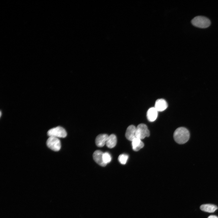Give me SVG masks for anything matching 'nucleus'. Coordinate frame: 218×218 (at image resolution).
<instances>
[{"label": "nucleus", "mask_w": 218, "mask_h": 218, "mask_svg": "<svg viewBox=\"0 0 218 218\" xmlns=\"http://www.w3.org/2000/svg\"><path fill=\"white\" fill-rule=\"evenodd\" d=\"M190 133L186 128L180 127L177 128L173 134V138L175 141L180 144L187 142L190 138Z\"/></svg>", "instance_id": "nucleus-1"}, {"label": "nucleus", "mask_w": 218, "mask_h": 218, "mask_svg": "<svg viewBox=\"0 0 218 218\" xmlns=\"http://www.w3.org/2000/svg\"><path fill=\"white\" fill-rule=\"evenodd\" d=\"M191 22L194 26L202 28L209 27L210 25L211 22L207 18L202 16H198L194 18Z\"/></svg>", "instance_id": "nucleus-2"}, {"label": "nucleus", "mask_w": 218, "mask_h": 218, "mask_svg": "<svg viewBox=\"0 0 218 218\" xmlns=\"http://www.w3.org/2000/svg\"><path fill=\"white\" fill-rule=\"evenodd\" d=\"M150 131L147 126L144 124H139L136 127L135 136L136 138L143 139L150 136Z\"/></svg>", "instance_id": "nucleus-3"}, {"label": "nucleus", "mask_w": 218, "mask_h": 218, "mask_svg": "<svg viewBox=\"0 0 218 218\" xmlns=\"http://www.w3.org/2000/svg\"><path fill=\"white\" fill-rule=\"evenodd\" d=\"M48 135L50 137L56 138L65 137L67 135L65 130L62 127L58 126L49 130L47 132Z\"/></svg>", "instance_id": "nucleus-4"}, {"label": "nucleus", "mask_w": 218, "mask_h": 218, "mask_svg": "<svg viewBox=\"0 0 218 218\" xmlns=\"http://www.w3.org/2000/svg\"><path fill=\"white\" fill-rule=\"evenodd\" d=\"M46 144L49 148L55 151H59L61 149V142L58 138L49 137L47 140Z\"/></svg>", "instance_id": "nucleus-5"}, {"label": "nucleus", "mask_w": 218, "mask_h": 218, "mask_svg": "<svg viewBox=\"0 0 218 218\" xmlns=\"http://www.w3.org/2000/svg\"><path fill=\"white\" fill-rule=\"evenodd\" d=\"M103 153L100 150H96L94 152L93 157L94 160L97 163L101 166L105 167L107 164L103 161Z\"/></svg>", "instance_id": "nucleus-6"}, {"label": "nucleus", "mask_w": 218, "mask_h": 218, "mask_svg": "<svg viewBox=\"0 0 218 218\" xmlns=\"http://www.w3.org/2000/svg\"><path fill=\"white\" fill-rule=\"evenodd\" d=\"M136 127L133 125L129 126L127 128L126 133L125 137L127 139L132 141L136 138Z\"/></svg>", "instance_id": "nucleus-7"}, {"label": "nucleus", "mask_w": 218, "mask_h": 218, "mask_svg": "<svg viewBox=\"0 0 218 218\" xmlns=\"http://www.w3.org/2000/svg\"><path fill=\"white\" fill-rule=\"evenodd\" d=\"M167 106V103L164 99H159L156 101L154 107L158 111H162L166 109Z\"/></svg>", "instance_id": "nucleus-8"}, {"label": "nucleus", "mask_w": 218, "mask_h": 218, "mask_svg": "<svg viewBox=\"0 0 218 218\" xmlns=\"http://www.w3.org/2000/svg\"><path fill=\"white\" fill-rule=\"evenodd\" d=\"M108 136L106 134L98 135L95 139V144L96 145L99 147H103L105 144Z\"/></svg>", "instance_id": "nucleus-9"}, {"label": "nucleus", "mask_w": 218, "mask_h": 218, "mask_svg": "<svg viewBox=\"0 0 218 218\" xmlns=\"http://www.w3.org/2000/svg\"><path fill=\"white\" fill-rule=\"evenodd\" d=\"M158 112L154 107L149 109L147 113V117L148 120L150 122L155 121L157 117Z\"/></svg>", "instance_id": "nucleus-10"}, {"label": "nucleus", "mask_w": 218, "mask_h": 218, "mask_svg": "<svg viewBox=\"0 0 218 218\" xmlns=\"http://www.w3.org/2000/svg\"><path fill=\"white\" fill-rule=\"evenodd\" d=\"M218 208L216 205L211 204H202L200 207V209L202 211L209 213H213Z\"/></svg>", "instance_id": "nucleus-11"}, {"label": "nucleus", "mask_w": 218, "mask_h": 218, "mask_svg": "<svg viewBox=\"0 0 218 218\" xmlns=\"http://www.w3.org/2000/svg\"><path fill=\"white\" fill-rule=\"evenodd\" d=\"M132 146L134 150L137 151L142 148L144 144L141 140L137 138H135L132 141Z\"/></svg>", "instance_id": "nucleus-12"}, {"label": "nucleus", "mask_w": 218, "mask_h": 218, "mask_svg": "<svg viewBox=\"0 0 218 218\" xmlns=\"http://www.w3.org/2000/svg\"><path fill=\"white\" fill-rule=\"evenodd\" d=\"M117 142V139L116 136L114 134H111L108 136L106 144L108 148H112L116 146Z\"/></svg>", "instance_id": "nucleus-13"}, {"label": "nucleus", "mask_w": 218, "mask_h": 218, "mask_svg": "<svg viewBox=\"0 0 218 218\" xmlns=\"http://www.w3.org/2000/svg\"><path fill=\"white\" fill-rule=\"evenodd\" d=\"M128 158V156L125 154L120 155L118 157V160L120 163L122 164H126Z\"/></svg>", "instance_id": "nucleus-14"}, {"label": "nucleus", "mask_w": 218, "mask_h": 218, "mask_svg": "<svg viewBox=\"0 0 218 218\" xmlns=\"http://www.w3.org/2000/svg\"><path fill=\"white\" fill-rule=\"evenodd\" d=\"M103 160L106 164L110 163L111 160V157L110 154L107 152L103 153Z\"/></svg>", "instance_id": "nucleus-15"}, {"label": "nucleus", "mask_w": 218, "mask_h": 218, "mask_svg": "<svg viewBox=\"0 0 218 218\" xmlns=\"http://www.w3.org/2000/svg\"><path fill=\"white\" fill-rule=\"evenodd\" d=\"M207 218H218V216L214 215H211L209 216Z\"/></svg>", "instance_id": "nucleus-16"}]
</instances>
